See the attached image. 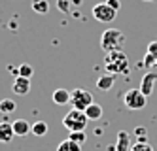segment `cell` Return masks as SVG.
I'll return each mask as SVG.
<instances>
[{
  "label": "cell",
  "mask_w": 157,
  "mask_h": 151,
  "mask_svg": "<svg viewBox=\"0 0 157 151\" xmlns=\"http://www.w3.org/2000/svg\"><path fill=\"white\" fill-rule=\"evenodd\" d=\"M13 136H15V132H13V125L12 123H8V121L0 123V142H2V144H10L13 140Z\"/></svg>",
  "instance_id": "8fae6325"
},
{
  "label": "cell",
  "mask_w": 157,
  "mask_h": 151,
  "mask_svg": "<svg viewBox=\"0 0 157 151\" xmlns=\"http://www.w3.org/2000/svg\"><path fill=\"white\" fill-rule=\"evenodd\" d=\"M155 61H157V57H155V55H151V53H146L144 61H142L140 64H142V66H146V68H150V66H155Z\"/></svg>",
  "instance_id": "7402d4cb"
},
{
  "label": "cell",
  "mask_w": 157,
  "mask_h": 151,
  "mask_svg": "<svg viewBox=\"0 0 157 151\" xmlns=\"http://www.w3.org/2000/svg\"><path fill=\"white\" fill-rule=\"evenodd\" d=\"M114 83H116V76L114 74H102V76H98L97 77V89L98 91H102V92H106V91H110L112 87H114Z\"/></svg>",
  "instance_id": "30bf717a"
},
{
  "label": "cell",
  "mask_w": 157,
  "mask_h": 151,
  "mask_svg": "<svg viewBox=\"0 0 157 151\" xmlns=\"http://www.w3.org/2000/svg\"><path fill=\"white\" fill-rule=\"evenodd\" d=\"M85 115H87L89 121H98L100 117H102V106H100V104H97V102H93L91 106L85 110Z\"/></svg>",
  "instance_id": "5bb4252c"
},
{
  "label": "cell",
  "mask_w": 157,
  "mask_h": 151,
  "mask_svg": "<svg viewBox=\"0 0 157 151\" xmlns=\"http://www.w3.org/2000/svg\"><path fill=\"white\" fill-rule=\"evenodd\" d=\"M49 130V126L46 121H36V123H32V134L34 136H46Z\"/></svg>",
  "instance_id": "e0dca14e"
},
{
  "label": "cell",
  "mask_w": 157,
  "mask_h": 151,
  "mask_svg": "<svg viewBox=\"0 0 157 151\" xmlns=\"http://www.w3.org/2000/svg\"><path fill=\"white\" fill-rule=\"evenodd\" d=\"M68 140H72V142H76V144H80V145H82V144L87 140V136H85L83 130H76V132H70Z\"/></svg>",
  "instance_id": "ffe728a7"
},
{
  "label": "cell",
  "mask_w": 157,
  "mask_h": 151,
  "mask_svg": "<svg viewBox=\"0 0 157 151\" xmlns=\"http://www.w3.org/2000/svg\"><path fill=\"white\" fill-rule=\"evenodd\" d=\"M131 151H153V147L148 142H136V144L131 147Z\"/></svg>",
  "instance_id": "44dd1931"
},
{
  "label": "cell",
  "mask_w": 157,
  "mask_h": 151,
  "mask_svg": "<svg viewBox=\"0 0 157 151\" xmlns=\"http://www.w3.org/2000/svg\"><path fill=\"white\" fill-rule=\"evenodd\" d=\"M12 91L15 92V95H21V96H25L30 92V79L29 77H21L17 76L13 79V83H12Z\"/></svg>",
  "instance_id": "ba28073f"
},
{
  "label": "cell",
  "mask_w": 157,
  "mask_h": 151,
  "mask_svg": "<svg viewBox=\"0 0 157 151\" xmlns=\"http://www.w3.org/2000/svg\"><path fill=\"white\" fill-rule=\"evenodd\" d=\"M82 4V0H72V6H80Z\"/></svg>",
  "instance_id": "4316f807"
},
{
  "label": "cell",
  "mask_w": 157,
  "mask_h": 151,
  "mask_svg": "<svg viewBox=\"0 0 157 151\" xmlns=\"http://www.w3.org/2000/svg\"><path fill=\"white\" fill-rule=\"evenodd\" d=\"M87 123H89V119H87V115H85V111H82V110H76V108H72L68 113L63 117V126L68 132H76V130H85V126H87Z\"/></svg>",
  "instance_id": "3957f363"
},
{
  "label": "cell",
  "mask_w": 157,
  "mask_h": 151,
  "mask_svg": "<svg viewBox=\"0 0 157 151\" xmlns=\"http://www.w3.org/2000/svg\"><path fill=\"white\" fill-rule=\"evenodd\" d=\"M15 110H17V104H15L12 98H4V100H0V113L8 115V113H13Z\"/></svg>",
  "instance_id": "2e32d148"
},
{
  "label": "cell",
  "mask_w": 157,
  "mask_h": 151,
  "mask_svg": "<svg viewBox=\"0 0 157 151\" xmlns=\"http://www.w3.org/2000/svg\"><path fill=\"white\" fill-rule=\"evenodd\" d=\"M104 68L108 74L114 76H123L129 72V57L125 55V51H112L106 53L104 57Z\"/></svg>",
  "instance_id": "6da1fadb"
},
{
  "label": "cell",
  "mask_w": 157,
  "mask_h": 151,
  "mask_svg": "<svg viewBox=\"0 0 157 151\" xmlns=\"http://www.w3.org/2000/svg\"><path fill=\"white\" fill-rule=\"evenodd\" d=\"M57 151H82V145L76 144V142H72V140H64V142L59 144Z\"/></svg>",
  "instance_id": "ac0fdd59"
},
{
  "label": "cell",
  "mask_w": 157,
  "mask_h": 151,
  "mask_svg": "<svg viewBox=\"0 0 157 151\" xmlns=\"http://www.w3.org/2000/svg\"><path fill=\"white\" fill-rule=\"evenodd\" d=\"M13 132H15V136H29V132H32V125L27 121V119H15L13 123Z\"/></svg>",
  "instance_id": "7c38bea8"
},
{
  "label": "cell",
  "mask_w": 157,
  "mask_h": 151,
  "mask_svg": "<svg viewBox=\"0 0 157 151\" xmlns=\"http://www.w3.org/2000/svg\"><path fill=\"white\" fill-rule=\"evenodd\" d=\"M125 42H127V36L119 28H108V30L102 32V36H100V47H102V51H106V53L123 51Z\"/></svg>",
  "instance_id": "7a4b0ae2"
},
{
  "label": "cell",
  "mask_w": 157,
  "mask_h": 151,
  "mask_svg": "<svg viewBox=\"0 0 157 151\" xmlns=\"http://www.w3.org/2000/svg\"><path fill=\"white\" fill-rule=\"evenodd\" d=\"M146 53H151V55H155V57H157V40L148 43V51H146Z\"/></svg>",
  "instance_id": "484cf974"
},
{
  "label": "cell",
  "mask_w": 157,
  "mask_h": 151,
  "mask_svg": "<svg viewBox=\"0 0 157 151\" xmlns=\"http://www.w3.org/2000/svg\"><path fill=\"white\" fill-rule=\"evenodd\" d=\"M93 102H95L93 95L89 91H85V89H74V91H70V104H72V108L85 111Z\"/></svg>",
  "instance_id": "277c9868"
},
{
  "label": "cell",
  "mask_w": 157,
  "mask_h": 151,
  "mask_svg": "<svg viewBox=\"0 0 157 151\" xmlns=\"http://www.w3.org/2000/svg\"><path fill=\"white\" fill-rule=\"evenodd\" d=\"M155 83H157V72H146L142 81H140V91L146 96H150L155 89Z\"/></svg>",
  "instance_id": "52a82bcc"
},
{
  "label": "cell",
  "mask_w": 157,
  "mask_h": 151,
  "mask_svg": "<svg viewBox=\"0 0 157 151\" xmlns=\"http://www.w3.org/2000/svg\"><path fill=\"white\" fill-rule=\"evenodd\" d=\"M155 66H157V61H155Z\"/></svg>",
  "instance_id": "f1b7e54d"
},
{
  "label": "cell",
  "mask_w": 157,
  "mask_h": 151,
  "mask_svg": "<svg viewBox=\"0 0 157 151\" xmlns=\"http://www.w3.org/2000/svg\"><path fill=\"white\" fill-rule=\"evenodd\" d=\"M70 4H72V0H57V8L63 13H70Z\"/></svg>",
  "instance_id": "603a6c76"
},
{
  "label": "cell",
  "mask_w": 157,
  "mask_h": 151,
  "mask_svg": "<svg viewBox=\"0 0 157 151\" xmlns=\"http://www.w3.org/2000/svg\"><path fill=\"white\" fill-rule=\"evenodd\" d=\"M51 98H53L55 104H59V106L70 104V91H68V89H55Z\"/></svg>",
  "instance_id": "4fadbf2b"
},
{
  "label": "cell",
  "mask_w": 157,
  "mask_h": 151,
  "mask_svg": "<svg viewBox=\"0 0 157 151\" xmlns=\"http://www.w3.org/2000/svg\"><path fill=\"white\" fill-rule=\"evenodd\" d=\"M134 134L138 136V142H148V140H146V129H144V126H138V129H134Z\"/></svg>",
  "instance_id": "cb8c5ba5"
},
{
  "label": "cell",
  "mask_w": 157,
  "mask_h": 151,
  "mask_svg": "<svg viewBox=\"0 0 157 151\" xmlns=\"http://www.w3.org/2000/svg\"><path fill=\"white\" fill-rule=\"evenodd\" d=\"M131 134L127 130H119L116 136V151H131Z\"/></svg>",
  "instance_id": "9c48e42d"
},
{
  "label": "cell",
  "mask_w": 157,
  "mask_h": 151,
  "mask_svg": "<svg viewBox=\"0 0 157 151\" xmlns=\"http://www.w3.org/2000/svg\"><path fill=\"white\" fill-rule=\"evenodd\" d=\"M117 11L114 8H110L106 2H100L97 6H93V17L98 21V23H112L116 19Z\"/></svg>",
  "instance_id": "8992f818"
},
{
  "label": "cell",
  "mask_w": 157,
  "mask_h": 151,
  "mask_svg": "<svg viewBox=\"0 0 157 151\" xmlns=\"http://www.w3.org/2000/svg\"><path fill=\"white\" fill-rule=\"evenodd\" d=\"M30 8L36 13H48L49 11V2L48 0H30Z\"/></svg>",
  "instance_id": "9a60e30c"
},
{
  "label": "cell",
  "mask_w": 157,
  "mask_h": 151,
  "mask_svg": "<svg viewBox=\"0 0 157 151\" xmlns=\"http://www.w3.org/2000/svg\"><path fill=\"white\" fill-rule=\"evenodd\" d=\"M106 4H108L110 8H114L116 11L121 9V0H106Z\"/></svg>",
  "instance_id": "d4e9b609"
},
{
  "label": "cell",
  "mask_w": 157,
  "mask_h": 151,
  "mask_svg": "<svg viewBox=\"0 0 157 151\" xmlns=\"http://www.w3.org/2000/svg\"><path fill=\"white\" fill-rule=\"evenodd\" d=\"M32 74H34V68H32L29 62H23V64L19 66V76H21V77H29V79H30Z\"/></svg>",
  "instance_id": "d6986e66"
},
{
  "label": "cell",
  "mask_w": 157,
  "mask_h": 151,
  "mask_svg": "<svg viewBox=\"0 0 157 151\" xmlns=\"http://www.w3.org/2000/svg\"><path fill=\"white\" fill-rule=\"evenodd\" d=\"M142 2H155V0H142Z\"/></svg>",
  "instance_id": "83f0119b"
},
{
  "label": "cell",
  "mask_w": 157,
  "mask_h": 151,
  "mask_svg": "<svg viewBox=\"0 0 157 151\" xmlns=\"http://www.w3.org/2000/svg\"><path fill=\"white\" fill-rule=\"evenodd\" d=\"M123 102H125V106L129 110H142V108H146L148 96H146L140 89H129L125 95H123Z\"/></svg>",
  "instance_id": "5b68a950"
}]
</instances>
